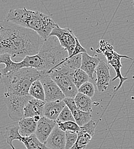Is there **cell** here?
<instances>
[{"label": "cell", "mask_w": 134, "mask_h": 149, "mask_svg": "<svg viewBox=\"0 0 134 149\" xmlns=\"http://www.w3.org/2000/svg\"><path fill=\"white\" fill-rule=\"evenodd\" d=\"M57 125L63 131H73V132H79L80 131V127L77 124L76 122L69 121L66 122H58Z\"/></svg>", "instance_id": "cell-25"}, {"label": "cell", "mask_w": 134, "mask_h": 149, "mask_svg": "<svg viewBox=\"0 0 134 149\" xmlns=\"http://www.w3.org/2000/svg\"><path fill=\"white\" fill-rule=\"evenodd\" d=\"M32 98L33 97L30 95L4 93L3 100L9 118L15 122H19L23 119L25 108Z\"/></svg>", "instance_id": "cell-7"}, {"label": "cell", "mask_w": 134, "mask_h": 149, "mask_svg": "<svg viewBox=\"0 0 134 149\" xmlns=\"http://www.w3.org/2000/svg\"><path fill=\"white\" fill-rule=\"evenodd\" d=\"M46 102L34 97L32 98L25 108L24 118H34L37 116H42Z\"/></svg>", "instance_id": "cell-14"}, {"label": "cell", "mask_w": 134, "mask_h": 149, "mask_svg": "<svg viewBox=\"0 0 134 149\" xmlns=\"http://www.w3.org/2000/svg\"><path fill=\"white\" fill-rule=\"evenodd\" d=\"M19 132L22 137H27L35 134L37 122L34 118H23L19 122Z\"/></svg>", "instance_id": "cell-17"}, {"label": "cell", "mask_w": 134, "mask_h": 149, "mask_svg": "<svg viewBox=\"0 0 134 149\" xmlns=\"http://www.w3.org/2000/svg\"><path fill=\"white\" fill-rule=\"evenodd\" d=\"M96 74L97 88L99 92H104L108 88L111 80L110 67L107 63L101 60L96 69Z\"/></svg>", "instance_id": "cell-10"}, {"label": "cell", "mask_w": 134, "mask_h": 149, "mask_svg": "<svg viewBox=\"0 0 134 149\" xmlns=\"http://www.w3.org/2000/svg\"><path fill=\"white\" fill-rule=\"evenodd\" d=\"M57 125L56 120L50 119L42 116L37 122V126L35 134L39 140L45 143L49 135Z\"/></svg>", "instance_id": "cell-11"}, {"label": "cell", "mask_w": 134, "mask_h": 149, "mask_svg": "<svg viewBox=\"0 0 134 149\" xmlns=\"http://www.w3.org/2000/svg\"><path fill=\"white\" fill-rule=\"evenodd\" d=\"M101 59L97 56H90L87 52L82 54L80 69L89 75L90 79H94V74Z\"/></svg>", "instance_id": "cell-15"}, {"label": "cell", "mask_w": 134, "mask_h": 149, "mask_svg": "<svg viewBox=\"0 0 134 149\" xmlns=\"http://www.w3.org/2000/svg\"><path fill=\"white\" fill-rule=\"evenodd\" d=\"M99 51L103 55L106 57L108 63L113 67L116 72V76L114 77L112 81H115L116 79H119L120 83L116 88L115 91H118L123 85V83L128 79V77H123L121 74V68L122 65L121 64V59L122 58H127L132 59L131 58L124 55H121L115 52L114 47L112 45L107 42H105L104 40L100 41V47L98 51Z\"/></svg>", "instance_id": "cell-6"}, {"label": "cell", "mask_w": 134, "mask_h": 149, "mask_svg": "<svg viewBox=\"0 0 134 149\" xmlns=\"http://www.w3.org/2000/svg\"><path fill=\"white\" fill-rule=\"evenodd\" d=\"M21 142L26 149H50L39 140L35 134L27 137H22Z\"/></svg>", "instance_id": "cell-20"}, {"label": "cell", "mask_w": 134, "mask_h": 149, "mask_svg": "<svg viewBox=\"0 0 134 149\" xmlns=\"http://www.w3.org/2000/svg\"><path fill=\"white\" fill-rule=\"evenodd\" d=\"M78 93H83L91 98L94 96L96 93L95 86L93 83L87 81L78 88Z\"/></svg>", "instance_id": "cell-27"}, {"label": "cell", "mask_w": 134, "mask_h": 149, "mask_svg": "<svg viewBox=\"0 0 134 149\" xmlns=\"http://www.w3.org/2000/svg\"><path fill=\"white\" fill-rule=\"evenodd\" d=\"M63 101L66 103V106L71 111L75 121L79 126L82 127L85 124L91 120L92 115L91 112H85L79 110L77 107L74 98L66 97Z\"/></svg>", "instance_id": "cell-13"}, {"label": "cell", "mask_w": 134, "mask_h": 149, "mask_svg": "<svg viewBox=\"0 0 134 149\" xmlns=\"http://www.w3.org/2000/svg\"><path fill=\"white\" fill-rule=\"evenodd\" d=\"M96 123L93 120H90L87 123L85 124L83 126L80 127V130L87 132L90 135H91L93 137L95 135L96 132Z\"/></svg>", "instance_id": "cell-29"}, {"label": "cell", "mask_w": 134, "mask_h": 149, "mask_svg": "<svg viewBox=\"0 0 134 149\" xmlns=\"http://www.w3.org/2000/svg\"><path fill=\"white\" fill-rule=\"evenodd\" d=\"M74 100L77 107L81 111L91 113L93 111V102L91 97L78 93L74 97Z\"/></svg>", "instance_id": "cell-19"}, {"label": "cell", "mask_w": 134, "mask_h": 149, "mask_svg": "<svg viewBox=\"0 0 134 149\" xmlns=\"http://www.w3.org/2000/svg\"><path fill=\"white\" fill-rule=\"evenodd\" d=\"M133 6L134 7V0H133Z\"/></svg>", "instance_id": "cell-30"}, {"label": "cell", "mask_w": 134, "mask_h": 149, "mask_svg": "<svg viewBox=\"0 0 134 149\" xmlns=\"http://www.w3.org/2000/svg\"><path fill=\"white\" fill-rule=\"evenodd\" d=\"M76 144L70 149H84L91 141L93 136L87 132L79 131Z\"/></svg>", "instance_id": "cell-22"}, {"label": "cell", "mask_w": 134, "mask_h": 149, "mask_svg": "<svg viewBox=\"0 0 134 149\" xmlns=\"http://www.w3.org/2000/svg\"><path fill=\"white\" fill-rule=\"evenodd\" d=\"M78 137L77 132L66 131V149H70L76 143Z\"/></svg>", "instance_id": "cell-28"}, {"label": "cell", "mask_w": 134, "mask_h": 149, "mask_svg": "<svg viewBox=\"0 0 134 149\" xmlns=\"http://www.w3.org/2000/svg\"><path fill=\"white\" fill-rule=\"evenodd\" d=\"M82 59V54H80L76 56H69L62 63H65L66 65L71 68H74V69H79V68H80V67H81Z\"/></svg>", "instance_id": "cell-24"}, {"label": "cell", "mask_w": 134, "mask_h": 149, "mask_svg": "<svg viewBox=\"0 0 134 149\" xmlns=\"http://www.w3.org/2000/svg\"><path fill=\"white\" fill-rule=\"evenodd\" d=\"M19 126L12 125L8 126L5 127V131L4 134V138L7 143L11 147L12 149H16L13 145V142L15 140L21 141L22 136L19 132Z\"/></svg>", "instance_id": "cell-18"}, {"label": "cell", "mask_w": 134, "mask_h": 149, "mask_svg": "<svg viewBox=\"0 0 134 149\" xmlns=\"http://www.w3.org/2000/svg\"><path fill=\"white\" fill-rule=\"evenodd\" d=\"M5 19L34 31L45 40L57 25L50 16L26 8L10 9Z\"/></svg>", "instance_id": "cell-3"}, {"label": "cell", "mask_w": 134, "mask_h": 149, "mask_svg": "<svg viewBox=\"0 0 134 149\" xmlns=\"http://www.w3.org/2000/svg\"><path fill=\"white\" fill-rule=\"evenodd\" d=\"M34 31L5 19L0 26V54L24 58L34 56L45 41Z\"/></svg>", "instance_id": "cell-1"}, {"label": "cell", "mask_w": 134, "mask_h": 149, "mask_svg": "<svg viewBox=\"0 0 134 149\" xmlns=\"http://www.w3.org/2000/svg\"><path fill=\"white\" fill-rule=\"evenodd\" d=\"M29 95L35 99L45 101L44 88L39 79L34 81L31 85L29 90Z\"/></svg>", "instance_id": "cell-21"}, {"label": "cell", "mask_w": 134, "mask_h": 149, "mask_svg": "<svg viewBox=\"0 0 134 149\" xmlns=\"http://www.w3.org/2000/svg\"><path fill=\"white\" fill-rule=\"evenodd\" d=\"M90 77L80 68L76 69L73 76V81L78 89L84 83L89 81Z\"/></svg>", "instance_id": "cell-23"}, {"label": "cell", "mask_w": 134, "mask_h": 149, "mask_svg": "<svg viewBox=\"0 0 134 149\" xmlns=\"http://www.w3.org/2000/svg\"><path fill=\"white\" fill-rule=\"evenodd\" d=\"M39 79L44 88L45 101L46 102L63 100L66 98L65 95L57 84L51 77L48 71H42Z\"/></svg>", "instance_id": "cell-8"}, {"label": "cell", "mask_w": 134, "mask_h": 149, "mask_svg": "<svg viewBox=\"0 0 134 149\" xmlns=\"http://www.w3.org/2000/svg\"><path fill=\"white\" fill-rule=\"evenodd\" d=\"M76 70L62 63L48 71L66 97L74 98L78 93V89L73 81V76Z\"/></svg>", "instance_id": "cell-5"}, {"label": "cell", "mask_w": 134, "mask_h": 149, "mask_svg": "<svg viewBox=\"0 0 134 149\" xmlns=\"http://www.w3.org/2000/svg\"><path fill=\"white\" fill-rule=\"evenodd\" d=\"M56 121L58 122H66L69 121L76 122L72 112L67 106H66L62 110Z\"/></svg>", "instance_id": "cell-26"}, {"label": "cell", "mask_w": 134, "mask_h": 149, "mask_svg": "<svg viewBox=\"0 0 134 149\" xmlns=\"http://www.w3.org/2000/svg\"><path fill=\"white\" fill-rule=\"evenodd\" d=\"M66 106V104L63 100L46 102L43 116L50 119L56 120L60 113Z\"/></svg>", "instance_id": "cell-16"}, {"label": "cell", "mask_w": 134, "mask_h": 149, "mask_svg": "<svg viewBox=\"0 0 134 149\" xmlns=\"http://www.w3.org/2000/svg\"><path fill=\"white\" fill-rule=\"evenodd\" d=\"M50 36H56L61 45L68 52L69 56H71L77 45V37L72 30L69 28H62L57 25L51 32Z\"/></svg>", "instance_id": "cell-9"}, {"label": "cell", "mask_w": 134, "mask_h": 149, "mask_svg": "<svg viewBox=\"0 0 134 149\" xmlns=\"http://www.w3.org/2000/svg\"><path fill=\"white\" fill-rule=\"evenodd\" d=\"M69 57L56 36H50L45 40L38 53L26 56L21 61L16 62V70L23 68H33L40 71H50L60 64Z\"/></svg>", "instance_id": "cell-2"}, {"label": "cell", "mask_w": 134, "mask_h": 149, "mask_svg": "<svg viewBox=\"0 0 134 149\" xmlns=\"http://www.w3.org/2000/svg\"><path fill=\"white\" fill-rule=\"evenodd\" d=\"M42 71L33 68H23L7 74H1L5 93L29 95L32 83L39 79Z\"/></svg>", "instance_id": "cell-4"}, {"label": "cell", "mask_w": 134, "mask_h": 149, "mask_svg": "<svg viewBox=\"0 0 134 149\" xmlns=\"http://www.w3.org/2000/svg\"><path fill=\"white\" fill-rule=\"evenodd\" d=\"M45 144L50 149H66V132L57 125Z\"/></svg>", "instance_id": "cell-12"}]
</instances>
